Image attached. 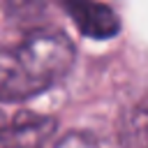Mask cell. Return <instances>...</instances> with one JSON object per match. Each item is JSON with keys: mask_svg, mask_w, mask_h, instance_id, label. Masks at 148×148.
I'll use <instances>...</instances> for the list:
<instances>
[{"mask_svg": "<svg viewBox=\"0 0 148 148\" xmlns=\"http://www.w3.org/2000/svg\"><path fill=\"white\" fill-rule=\"evenodd\" d=\"M74 51L60 32H32L0 49V99L16 102L53 86L72 65Z\"/></svg>", "mask_w": 148, "mask_h": 148, "instance_id": "obj_1", "label": "cell"}, {"mask_svg": "<svg viewBox=\"0 0 148 148\" xmlns=\"http://www.w3.org/2000/svg\"><path fill=\"white\" fill-rule=\"evenodd\" d=\"M60 2L69 14V18L81 30V35L92 39H109L118 35L120 21L106 5L95 0H60Z\"/></svg>", "mask_w": 148, "mask_h": 148, "instance_id": "obj_2", "label": "cell"}, {"mask_svg": "<svg viewBox=\"0 0 148 148\" xmlns=\"http://www.w3.org/2000/svg\"><path fill=\"white\" fill-rule=\"evenodd\" d=\"M123 141L125 148H148V109H136L125 127Z\"/></svg>", "mask_w": 148, "mask_h": 148, "instance_id": "obj_3", "label": "cell"}]
</instances>
